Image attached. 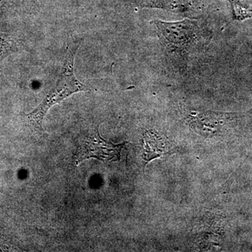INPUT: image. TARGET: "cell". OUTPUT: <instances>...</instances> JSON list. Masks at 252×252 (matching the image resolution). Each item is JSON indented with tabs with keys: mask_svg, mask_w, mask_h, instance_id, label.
<instances>
[{
	"mask_svg": "<svg viewBox=\"0 0 252 252\" xmlns=\"http://www.w3.org/2000/svg\"><path fill=\"white\" fill-rule=\"evenodd\" d=\"M233 20L243 21L252 18V0H230Z\"/></svg>",
	"mask_w": 252,
	"mask_h": 252,
	"instance_id": "cell-5",
	"label": "cell"
},
{
	"mask_svg": "<svg viewBox=\"0 0 252 252\" xmlns=\"http://www.w3.org/2000/svg\"><path fill=\"white\" fill-rule=\"evenodd\" d=\"M17 51L15 41L8 34L0 32V63Z\"/></svg>",
	"mask_w": 252,
	"mask_h": 252,
	"instance_id": "cell-6",
	"label": "cell"
},
{
	"mask_svg": "<svg viewBox=\"0 0 252 252\" xmlns=\"http://www.w3.org/2000/svg\"><path fill=\"white\" fill-rule=\"evenodd\" d=\"M162 40L169 47L175 49H185L195 39V22L185 20L180 22L166 23L154 21Z\"/></svg>",
	"mask_w": 252,
	"mask_h": 252,
	"instance_id": "cell-3",
	"label": "cell"
},
{
	"mask_svg": "<svg viewBox=\"0 0 252 252\" xmlns=\"http://www.w3.org/2000/svg\"><path fill=\"white\" fill-rule=\"evenodd\" d=\"M172 145L165 136L147 130L143 137V154L142 158L147 165L151 160L172 153Z\"/></svg>",
	"mask_w": 252,
	"mask_h": 252,
	"instance_id": "cell-4",
	"label": "cell"
},
{
	"mask_svg": "<svg viewBox=\"0 0 252 252\" xmlns=\"http://www.w3.org/2000/svg\"><path fill=\"white\" fill-rule=\"evenodd\" d=\"M126 143L114 144L107 142L99 135L97 127L94 134L83 140L74 156V161L77 165L89 158L97 159L104 163L118 161L120 159L123 147Z\"/></svg>",
	"mask_w": 252,
	"mask_h": 252,
	"instance_id": "cell-2",
	"label": "cell"
},
{
	"mask_svg": "<svg viewBox=\"0 0 252 252\" xmlns=\"http://www.w3.org/2000/svg\"><path fill=\"white\" fill-rule=\"evenodd\" d=\"M79 46V41H73L68 45L62 69L54 87L37 107L27 114L28 122L36 130H43V121L51 107L61 103L73 94L87 90L86 86L79 81L74 73V59Z\"/></svg>",
	"mask_w": 252,
	"mask_h": 252,
	"instance_id": "cell-1",
	"label": "cell"
}]
</instances>
